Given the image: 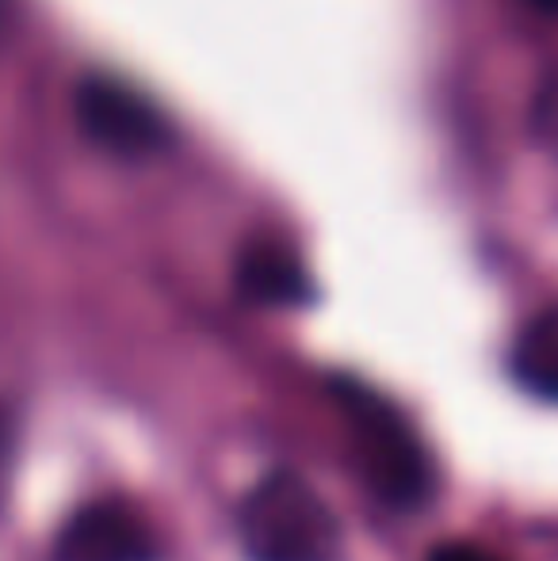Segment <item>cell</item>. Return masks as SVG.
I'll return each instance as SVG.
<instances>
[{
  "label": "cell",
  "instance_id": "1",
  "mask_svg": "<svg viewBox=\"0 0 558 561\" xmlns=\"http://www.w3.org/2000/svg\"><path fill=\"white\" fill-rule=\"evenodd\" d=\"M349 424L352 462L360 481L395 512H418L432 496V458L410 416L364 382H333Z\"/></svg>",
  "mask_w": 558,
  "mask_h": 561
},
{
  "label": "cell",
  "instance_id": "2",
  "mask_svg": "<svg viewBox=\"0 0 558 561\" xmlns=\"http://www.w3.org/2000/svg\"><path fill=\"white\" fill-rule=\"evenodd\" d=\"M249 561H341L344 531L333 508L298 473L276 470L249 489L238 516Z\"/></svg>",
  "mask_w": 558,
  "mask_h": 561
},
{
  "label": "cell",
  "instance_id": "3",
  "mask_svg": "<svg viewBox=\"0 0 558 561\" xmlns=\"http://www.w3.org/2000/svg\"><path fill=\"white\" fill-rule=\"evenodd\" d=\"M73 115L84 138L115 157H153L172 141V123L161 107L112 73H89L77 84Z\"/></svg>",
  "mask_w": 558,
  "mask_h": 561
},
{
  "label": "cell",
  "instance_id": "4",
  "mask_svg": "<svg viewBox=\"0 0 558 561\" xmlns=\"http://www.w3.org/2000/svg\"><path fill=\"white\" fill-rule=\"evenodd\" d=\"M50 561H157V539L130 504L92 501L66 519Z\"/></svg>",
  "mask_w": 558,
  "mask_h": 561
},
{
  "label": "cell",
  "instance_id": "5",
  "mask_svg": "<svg viewBox=\"0 0 558 561\" xmlns=\"http://www.w3.org/2000/svg\"><path fill=\"white\" fill-rule=\"evenodd\" d=\"M238 290L257 306H303L310 298V275L291 249L264 241L241 256Z\"/></svg>",
  "mask_w": 558,
  "mask_h": 561
},
{
  "label": "cell",
  "instance_id": "6",
  "mask_svg": "<svg viewBox=\"0 0 558 561\" xmlns=\"http://www.w3.org/2000/svg\"><path fill=\"white\" fill-rule=\"evenodd\" d=\"M513 378L536 398L558 401V306L536 313L516 336Z\"/></svg>",
  "mask_w": 558,
  "mask_h": 561
},
{
  "label": "cell",
  "instance_id": "7",
  "mask_svg": "<svg viewBox=\"0 0 558 561\" xmlns=\"http://www.w3.org/2000/svg\"><path fill=\"white\" fill-rule=\"evenodd\" d=\"M429 561H501V558L482 547H470V542H447V547H440Z\"/></svg>",
  "mask_w": 558,
  "mask_h": 561
},
{
  "label": "cell",
  "instance_id": "8",
  "mask_svg": "<svg viewBox=\"0 0 558 561\" xmlns=\"http://www.w3.org/2000/svg\"><path fill=\"white\" fill-rule=\"evenodd\" d=\"M539 126L551 134V141H558V81L539 100Z\"/></svg>",
  "mask_w": 558,
  "mask_h": 561
},
{
  "label": "cell",
  "instance_id": "9",
  "mask_svg": "<svg viewBox=\"0 0 558 561\" xmlns=\"http://www.w3.org/2000/svg\"><path fill=\"white\" fill-rule=\"evenodd\" d=\"M8 455H12V413L0 405V473H4Z\"/></svg>",
  "mask_w": 558,
  "mask_h": 561
},
{
  "label": "cell",
  "instance_id": "10",
  "mask_svg": "<svg viewBox=\"0 0 558 561\" xmlns=\"http://www.w3.org/2000/svg\"><path fill=\"white\" fill-rule=\"evenodd\" d=\"M536 8H544V12H551V15H558V0H532Z\"/></svg>",
  "mask_w": 558,
  "mask_h": 561
},
{
  "label": "cell",
  "instance_id": "11",
  "mask_svg": "<svg viewBox=\"0 0 558 561\" xmlns=\"http://www.w3.org/2000/svg\"><path fill=\"white\" fill-rule=\"evenodd\" d=\"M0 12H4V0H0Z\"/></svg>",
  "mask_w": 558,
  "mask_h": 561
}]
</instances>
